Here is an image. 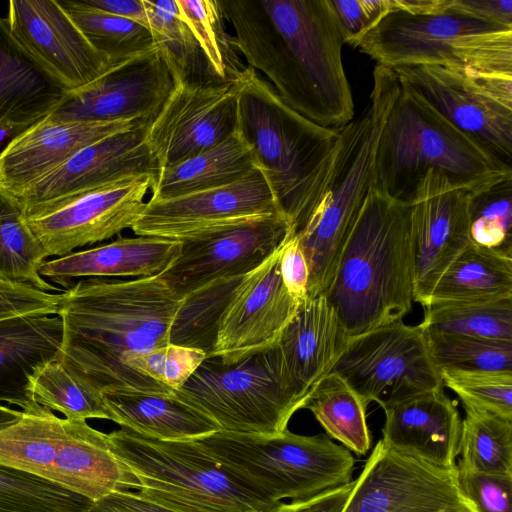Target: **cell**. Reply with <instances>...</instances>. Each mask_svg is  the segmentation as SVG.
Segmentation results:
<instances>
[{"label":"cell","instance_id":"4","mask_svg":"<svg viewBox=\"0 0 512 512\" xmlns=\"http://www.w3.org/2000/svg\"><path fill=\"white\" fill-rule=\"evenodd\" d=\"M411 205L371 188L323 294L349 337L397 320L413 301Z\"/></svg>","mask_w":512,"mask_h":512},{"label":"cell","instance_id":"46","mask_svg":"<svg viewBox=\"0 0 512 512\" xmlns=\"http://www.w3.org/2000/svg\"><path fill=\"white\" fill-rule=\"evenodd\" d=\"M205 358L206 353L199 349L169 343L147 353L129 356L124 364L174 392L185 384Z\"/></svg>","mask_w":512,"mask_h":512},{"label":"cell","instance_id":"44","mask_svg":"<svg viewBox=\"0 0 512 512\" xmlns=\"http://www.w3.org/2000/svg\"><path fill=\"white\" fill-rule=\"evenodd\" d=\"M469 232L472 243L512 256V180L470 194Z\"/></svg>","mask_w":512,"mask_h":512},{"label":"cell","instance_id":"51","mask_svg":"<svg viewBox=\"0 0 512 512\" xmlns=\"http://www.w3.org/2000/svg\"><path fill=\"white\" fill-rule=\"evenodd\" d=\"M445 11L512 27V0H448Z\"/></svg>","mask_w":512,"mask_h":512},{"label":"cell","instance_id":"55","mask_svg":"<svg viewBox=\"0 0 512 512\" xmlns=\"http://www.w3.org/2000/svg\"><path fill=\"white\" fill-rule=\"evenodd\" d=\"M22 415V411L0 404V431L18 422Z\"/></svg>","mask_w":512,"mask_h":512},{"label":"cell","instance_id":"52","mask_svg":"<svg viewBox=\"0 0 512 512\" xmlns=\"http://www.w3.org/2000/svg\"><path fill=\"white\" fill-rule=\"evenodd\" d=\"M354 485L355 480H352L305 500L281 502L272 512H342Z\"/></svg>","mask_w":512,"mask_h":512},{"label":"cell","instance_id":"10","mask_svg":"<svg viewBox=\"0 0 512 512\" xmlns=\"http://www.w3.org/2000/svg\"><path fill=\"white\" fill-rule=\"evenodd\" d=\"M377 65L512 75V27L452 12L387 13L357 44Z\"/></svg>","mask_w":512,"mask_h":512},{"label":"cell","instance_id":"6","mask_svg":"<svg viewBox=\"0 0 512 512\" xmlns=\"http://www.w3.org/2000/svg\"><path fill=\"white\" fill-rule=\"evenodd\" d=\"M235 81L237 130L252 148L256 166L295 234L303 224L338 130L324 128L296 112L249 66Z\"/></svg>","mask_w":512,"mask_h":512},{"label":"cell","instance_id":"48","mask_svg":"<svg viewBox=\"0 0 512 512\" xmlns=\"http://www.w3.org/2000/svg\"><path fill=\"white\" fill-rule=\"evenodd\" d=\"M343 33L345 44L358 42L389 12L395 0H329Z\"/></svg>","mask_w":512,"mask_h":512},{"label":"cell","instance_id":"13","mask_svg":"<svg viewBox=\"0 0 512 512\" xmlns=\"http://www.w3.org/2000/svg\"><path fill=\"white\" fill-rule=\"evenodd\" d=\"M368 406L383 410L416 394L443 387L422 329L397 320L348 338L332 368Z\"/></svg>","mask_w":512,"mask_h":512},{"label":"cell","instance_id":"30","mask_svg":"<svg viewBox=\"0 0 512 512\" xmlns=\"http://www.w3.org/2000/svg\"><path fill=\"white\" fill-rule=\"evenodd\" d=\"M110 420L161 441H194L219 431L209 417L173 393L136 390L102 392Z\"/></svg>","mask_w":512,"mask_h":512},{"label":"cell","instance_id":"18","mask_svg":"<svg viewBox=\"0 0 512 512\" xmlns=\"http://www.w3.org/2000/svg\"><path fill=\"white\" fill-rule=\"evenodd\" d=\"M237 112L236 81L175 85L146 133L160 169L224 141L237 129Z\"/></svg>","mask_w":512,"mask_h":512},{"label":"cell","instance_id":"7","mask_svg":"<svg viewBox=\"0 0 512 512\" xmlns=\"http://www.w3.org/2000/svg\"><path fill=\"white\" fill-rule=\"evenodd\" d=\"M113 454L138 482L135 493L176 512H272L280 503L253 491L197 441H161L121 427Z\"/></svg>","mask_w":512,"mask_h":512},{"label":"cell","instance_id":"39","mask_svg":"<svg viewBox=\"0 0 512 512\" xmlns=\"http://www.w3.org/2000/svg\"><path fill=\"white\" fill-rule=\"evenodd\" d=\"M91 45L113 64L153 46L150 30L134 21L102 11L83 0H57Z\"/></svg>","mask_w":512,"mask_h":512},{"label":"cell","instance_id":"49","mask_svg":"<svg viewBox=\"0 0 512 512\" xmlns=\"http://www.w3.org/2000/svg\"><path fill=\"white\" fill-rule=\"evenodd\" d=\"M61 294L0 278V320L29 314H58Z\"/></svg>","mask_w":512,"mask_h":512},{"label":"cell","instance_id":"54","mask_svg":"<svg viewBox=\"0 0 512 512\" xmlns=\"http://www.w3.org/2000/svg\"><path fill=\"white\" fill-rule=\"evenodd\" d=\"M83 2L102 11L134 21L149 29L144 0H83Z\"/></svg>","mask_w":512,"mask_h":512},{"label":"cell","instance_id":"42","mask_svg":"<svg viewBox=\"0 0 512 512\" xmlns=\"http://www.w3.org/2000/svg\"><path fill=\"white\" fill-rule=\"evenodd\" d=\"M92 503L50 481L0 464V512H88Z\"/></svg>","mask_w":512,"mask_h":512},{"label":"cell","instance_id":"53","mask_svg":"<svg viewBox=\"0 0 512 512\" xmlns=\"http://www.w3.org/2000/svg\"><path fill=\"white\" fill-rule=\"evenodd\" d=\"M88 512H176L139 497L133 490H119L93 502Z\"/></svg>","mask_w":512,"mask_h":512},{"label":"cell","instance_id":"24","mask_svg":"<svg viewBox=\"0 0 512 512\" xmlns=\"http://www.w3.org/2000/svg\"><path fill=\"white\" fill-rule=\"evenodd\" d=\"M138 123L52 121L45 117L13 137L0 152V189L16 195L86 146Z\"/></svg>","mask_w":512,"mask_h":512},{"label":"cell","instance_id":"11","mask_svg":"<svg viewBox=\"0 0 512 512\" xmlns=\"http://www.w3.org/2000/svg\"><path fill=\"white\" fill-rule=\"evenodd\" d=\"M174 394L211 420L219 431L279 436L305 399L277 344L236 363L206 357Z\"/></svg>","mask_w":512,"mask_h":512},{"label":"cell","instance_id":"15","mask_svg":"<svg viewBox=\"0 0 512 512\" xmlns=\"http://www.w3.org/2000/svg\"><path fill=\"white\" fill-rule=\"evenodd\" d=\"M342 512H473L457 466L440 468L399 453L381 439L365 462Z\"/></svg>","mask_w":512,"mask_h":512},{"label":"cell","instance_id":"28","mask_svg":"<svg viewBox=\"0 0 512 512\" xmlns=\"http://www.w3.org/2000/svg\"><path fill=\"white\" fill-rule=\"evenodd\" d=\"M181 242L152 236L117 240L45 260L40 275L69 288L75 278L151 277L162 273L178 256Z\"/></svg>","mask_w":512,"mask_h":512},{"label":"cell","instance_id":"5","mask_svg":"<svg viewBox=\"0 0 512 512\" xmlns=\"http://www.w3.org/2000/svg\"><path fill=\"white\" fill-rule=\"evenodd\" d=\"M399 84L377 144L373 189L411 204L420 180L430 169L471 193L512 180V166Z\"/></svg>","mask_w":512,"mask_h":512},{"label":"cell","instance_id":"16","mask_svg":"<svg viewBox=\"0 0 512 512\" xmlns=\"http://www.w3.org/2000/svg\"><path fill=\"white\" fill-rule=\"evenodd\" d=\"M292 233L281 214L218 227L180 240L176 259L159 274L179 298L261 265Z\"/></svg>","mask_w":512,"mask_h":512},{"label":"cell","instance_id":"35","mask_svg":"<svg viewBox=\"0 0 512 512\" xmlns=\"http://www.w3.org/2000/svg\"><path fill=\"white\" fill-rule=\"evenodd\" d=\"M47 259L25 221L16 198L0 189V278L31 285L45 292L59 290L39 272Z\"/></svg>","mask_w":512,"mask_h":512},{"label":"cell","instance_id":"12","mask_svg":"<svg viewBox=\"0 0 512 512\" xmlns=\"http://www.w3.org/2000/svg\"><path fill=\"white\" fill-rule=\"evenodd\" d=\"M391 70L439 115L511 166L512 75L427 65Z\"/></svg>","mask_w":512,"mask_h":512},{"label":"cell","instance_id":"34","mask_svg":"<svg viewBox=\"0 0 512 512\" xmlns=\"http://www.w3.org/2000/svg\"><path fill=\"white\" fill-rule=\"evenodd\" d=\"M304 408L313 413L329 438L359 456L369 451L372 437L366 421L367 405L337 373L322 378Z\"/></svg>","mask_w":512,"mask_h":512},{"label":"cell","instance_id":"1","mask_svg":"<svg viewBox=\"0 0 512 512\" xmlns=\"http://www.w3.org/2000/svg\"><path fill=\"white\" fill-rule=\"evenodd\" d=\"M246 65L296 112L328 129L354 118L345 39L329 0H219Z\"/></svg>","mask_w":512,"mask_h":512},{"label":"cell","instance_id":"41","mask_svg":"<svg viewBox=\"0 0 512 512\" xmlns=\"http://www.w3.org/2000/svg\"><path fill=\"white\" fill-rule=\"evenodd\" d=\"M31 393L41 406L56 410L67 419L110 420L102 393L55 360L39 369L31 381Z\"/></svg>","mask_w":512,"mask_h":512},{"label":"cell","instance_id":"2","mask_svg":"<svg viewBox=\"0 0 512 512\" xmlns=\"http://www.w3.org/2000/svg\"><path fill=\"white\" fill-rule=\"evenodd\" d=\"M181 304L159 275L132 280L83 278L61 293L58 361L101 393H173L124 360L169 344Z\"/></svg>","mask_w":512,"mask_h":512},{"label":"cell","instance_id":"36","mask_svg":"<svg viewBox=\"0 0 512 512\" xmlns=\"http://www.w3.org/2000/svg\"><path fill=\"white\" fill-rule=\"evenodd\" d=\"M465 411L457 468L512 475V419L471 408H465Z\"/></svg>","mask_w":512,"mask_h":512},{"label":"cell","instance_id":"26","mask_svg":"<svg viewBox=\"0 0 512 512\" xmlns=\"http://www.w3.org/2000/svg\"><path fill=\"white\" fill-rule=\"evenodd\" d=\"M348 338L323 294L306 296L299 302L278 345L289 374L306 402L322 378L331 372Z\"/></svg>","mask_w":512,"mask_h":512},{"label":"cell","instance_id":"31","mask_svg":"<svg viewBox=\"0 0 512 512\" xmlns=\"http://www.w3.org/2000/svg\"><path fill=\"white\" fill-rule=\"evenodd\" d=\"M256 168L252 148L236 129L219 144L160 169L151 198L163 200L224 186Z\"/></svg>","mask_w":512,"mask_h":512},{"label":"cell","instance_id":"29","mask_svg":"<svg viewBox=\"0 0 512 512\" xmlns=\"http://www.w3.org/2000/svg\"><path fill=\"white\" fill-rule=\"evenodd\" d=\"M67 92L15 40L0 17V131L15 137L52 113Z\"/></svg>","mask_w":512,"mask_h":512},{"label":"cell","instance_id":"14","mask_svg":"<svg viewBox=\"0 0 512 512\" xmlns=\"http://www.w3.org/2000/svg\"><path fill=\"white\" fill-rule=\"evenodd\" d=\"M155 180L152 175H140L30 207L23 210L25 221L46 257H61L132 229Z\"/></svg>","mask_w":512,"mask_h":512},{"label":"cell","instance_id":"27","mask_svg":"<svg viewBox=\"0 0 512 512\" xmlns=\"http://www.w3.org/2000/svg\"><path fill=\"white\" fill-rule=\"evenodd\" d=\"M63 323L57 314H29L0 320V403L22 412L41 407L31 393V381L45 365L58 360Z\"/></svg>","mask_w":512,"mask_h":512},{"label":"cell","instance_id":"22","mask_svg":"<svg viewBox=\"0 0 512 512\" xmlns=\"http://www.w3.org/2000/svg\"><path fill=\"white\" fill-rule=\"evenodd\" d=\"M283 243L243 277L220 318L211 356L225 364L277 344L297 310L299 301L286 289L279 270Z\"/></svg>","mask_w":512,"mask_h":512},{"label":"cell","instance_id":"8","mask_svg":"<svg viewBox=\"0 0 512 512\" xmlns=\"http://www.w3.org/2000/svg\"><path fill=\"white\" fill-rule=\"evenodd\" d=\"M0 464L33 474L92 502L137 489L130 470L113 454L107 434L86 420L60 418L39 407L0 431Z\"/></svg>","mask_w":512,"mask_h":512},{"label":"cell","instance_id":"3","mask_svg":"<svg viewBox=\"0 0 512 512\" xmlns=\"http://www.w3.org/2000/svg\"><path fill=\"white\" fill-rule=\"evenodd\" d=\"M363 112L338 129L337 137L295 233L309 267L307 296L328 289L365 199L373 186L379 137L399 92L393 70L376 65Z\"/></svg>","mask_w":512,"mask_h":512},{"label":"cell","instance_id":"40","mask_svg":"<svg viewBox=\"0 0 512 512\" xmlns=\"http://www.w3.org/2000/svg\"><path fill=\"white\" fill-rule=\"evenodd\" d=\"M178 13L202 49L214 75L235 81L247 65L239 53L219 0H176Z\"/></svg>","mask_w":512,"mask_h":512},{"label":"cell","instance_id":"47","mask_svg":"<svg viewBox=\"0 0 512 512\" xmlns=\"http://www.w3.org/2000/svg\"><path fill=\"white\" fill-rule=\"evenodd\" d=\"M457 470L460 490L473 512H512V475Z\"/></svg>","mask_w":512,"mask_h":512},{"label":"cell","instance_id":"23","mask_svg":"<svg viewBox=\"0 0 512 512\" xmlns=\"http://www.w3.org/2000/svg\"><path fill=\"white\" fill-rule=\"evenodd\" d=\"M148 123L92 143L16 195L23 210L149 174L160 167L146 140Z\"/></svg>","mask_w":512,"mask_h":512},{"label":"cell","instance_id":"17","mask_svg":"<svg viewBox=\"0 0 512 512\" xmlns=\"http://www.w3.org/2000/svg\"><path fill=\"white\" fill-rule=\"evenodd\" d=\"M175 88L160 51L150 49L113 64L89 85L67 93L52 121H134L150 124Z\"/></svg>","mask_w":512,"mask_h":512},{"label":"cell","instance_id":"43","mask_svg":"<svg viewBox=\"0 0 512 512\" xmlns=\"http://www.w3.org/2000/svg\"><path fill=\"white\" fill-rule=\"evenodd\" d=\"M423 333L430 355L439 370L512 372V341Z\"/></svg>","mask_w":512,"mask_h":512},{"label":"cell","instance_id":"32","mask_svg":"<svg viewBox=\"0 0 512 512\" xmlns=\"http://www.w3.org/2000/svg\"><path fill=\"white\" fill-rule=\"evenodd\" d=\"M510 297L512 256L471 242L442 273L424 306Z\"/></svg>","mask_w":512,"mask_h":512},{"label":"cell","instance_id":"9","mask_svg":"<svg viewBox=\"0 0 512 512\" xmlns=\"http://www.w3.org/2000/svg\"><path fill=\"white\" fill-rule=\"evenodd\" d=\"M197 441L262 497L305 500L352 481L355 458L326 434L279 436L217 431Z\"/></svg>","mask_w":512,"mask_h":512},{"label":"cell","instance_id":"45","mask_svg":"<svg viewBox=\"0 0 512 512\" xmlns=\"http://www.w3.org/2000/svg\"><path fill=\"white\" fill-rule=\"evenodd\" d=\"M443 386L451 389L465 408L512 419V372L439 370Z\"/></svg>","mask_w":512,"mask_h":512},{"label":"cell","instance_id":"20","mask_svg":"<svg viewBox=\"0 0 512 512\" xmlns=\"http://www.w3.org/2000/svg\"><path fill=\"white\" fill-rule=\"evenodd\" d=\"M467 189L428 170L411 202L413 300L424 306L449 264L471 243Z\"/></svg>","mask_w":512,"mask_h":512},{"label":"cell","instance_id":"19","mask_svg":"<svg viewBox=\"0 0 512 512\" xmlns=\"http://www.w3.org/2000/svg\"><path fill=\"white\" fill-rule=\"evenodd\" d=\"M281 214L270 186L256 168L233 183L169 198L153 199L132 227L138 236L183 240L258 217Z\"/></svg>","mask_w":512,"mask_h":512},{"label":"cell","instance_id":"25","mask_svg":"<svg viewBox=\"0 0 512 512\" xmlns=\"http://www.w3.org/2000/svg\"><path fill=\"white\" fill-rule=\"evenodd\" d=\"M381 440L393 450L440 468L456 467L461 418L443 387L384 409Z\"/></svg>","mask_w":512,"mask_h":512},{"label":"cell","instance_id":"50","mask_svg":"<svg viewBox=\"0 0 512 512\" xmlns=\"http://www.w3.org/2000/svg\"><path fill=\"white\" fill-rule=\"evenodd\" d=\"M279 270L291 296L299 302L303 300L307 296L309 267L298 238L293 233L289 234L282 245Z\"/></svg>","mask_w":512,"mask_h":512},{"label":"cell","instance_id":"33","mask_svg":"<svg viewBox=\"0 0 512 512\" xmlns=\"http://www.w3.org/2000/svg\"><path fill=\"white\" fill-rule=\"evenodd\" d=\"M153 45L160 51L175 85L205 84L218 79L196 38L179 16L176 0H144Z\"/></svg>","mask_w":512,"mask_h":512},{"label":"cell","instance_id":"38","mask_svg":"<svg viewBox=\"0 0 512 512\" xmlns=\"http://www.w3.org/2000/svg\"><path fill=\"white\" fill-rule=\"evenodd\" d=\"M244 276L214 281L183 298L171 325L169 343L211 356L220 318Z\"/></svg>","mask_w":512,"mask_h":512},{"label":"cell","instance_id":"21","mask_svg":"<svg viewBox=\"0 0 512 512\" xmlns=\"http://www.w3.org/2000/svg\"><path fill=\"white\" fill-rule=\"evenodd\" d=\"M6 20L18 44L67 93L94 82L113 65L57 0H11Z\"/></svg>","mask_w":512,"mask_h":512},{"label":"cell","instance_id":"37","mask_svg":"<svg viewBox=\"0 0 512 512\" xmlns=\"http://www.w3.org/2000/svg\"><path fill=\"white\" fill-rule=\"evenodd\" d=\"M424 308L419 327L425 333L512 341V297L431 303Z\"/></svg>","mask_w":512,"mask_h":512}]
</instances>
